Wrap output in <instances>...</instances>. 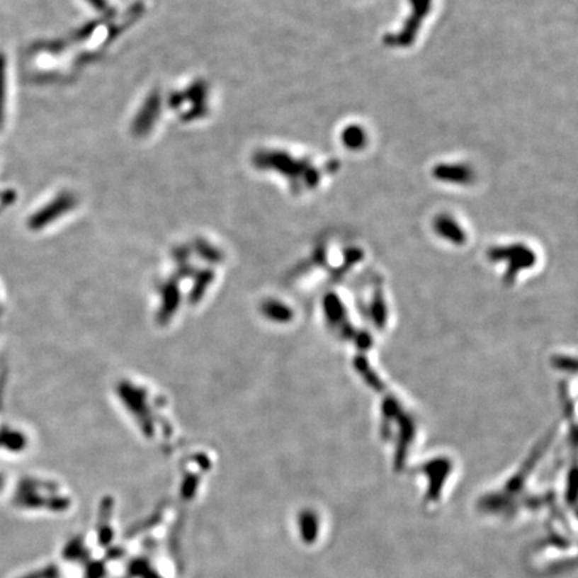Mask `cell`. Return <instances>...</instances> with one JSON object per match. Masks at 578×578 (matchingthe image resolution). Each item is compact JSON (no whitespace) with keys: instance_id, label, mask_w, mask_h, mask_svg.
Wrapping results in <instances>:
<instances>
[{"instance_id":"obj_1","label":"cell","mask_w":578,"mask_h":578,"mask_svg":"<svg viewBox=\"0 0 578 578\" xmlns=\"http://www.w3.org/2000/svg\"><path fill=\"white\" fill-rule=\"evenodd\" d=\"M412 4V13L406 21L403 28L399 31V34H388L385 36V43L387 46L392 47H409L421 28V21L426 18V15L430 12L431 8V0H411Z\"/></svg>"},{"instance_id":"obj_2","label":"cell","mask_w":578,"mask_h":578,"mask_svg":"<svg viewBox=\"0 0 578 578\" xmlns=\"http://www.w3.org/2000/svg\"><path fill=\"white\" fill-rule=\"evenodd\" d=\"M433 174L436 180L453 183H469L472 180V171L465 165L441 164L434 168Z\"/></svg>"},{"instance_id":"obj_3","label":"cell","mask_w":578,"mask_h":578,"mask_svg":"<svg viewBox=\"0 0 578 578\" xmlns=\"http://www.w3.org/2000/svg\"><path fill=\"white\" fill-rule=\"evenodd\" d=\"M341 141L349 149H361L366 144V132L361 129V126L351 125L346 128V130L341 134Z\"/></svg>"},{"instance_id":"obj_4","label":"cell","mask_w":578,"mask_h":578,"mask_svg":"<svg viewBox=\"0 0 578 578\" xmlns=\"http://www.w3.org/2000/svg\"><path fill=\"white\" fill-rule=\"evenodd\" d=\"M435 227L438 229V232H441L445 237H448L454 241H463V232L462 229H459L457 224L448 218V217H441L436 220Z\"/></svg>"},{"instance_id":"obj_5","label":"cell","mask_w":578,"mask_h":578,"mask_svg":"<svg viewBox=\"0 0 578 578\" xmlns=\"http://www.w3.org/2000/svg\"><path fill=\"white\" fill-rule=\"evenodd\" d=\"M4 103H6V60L0 52V129L4 120Z\"/></svg>"}]
</instances>
